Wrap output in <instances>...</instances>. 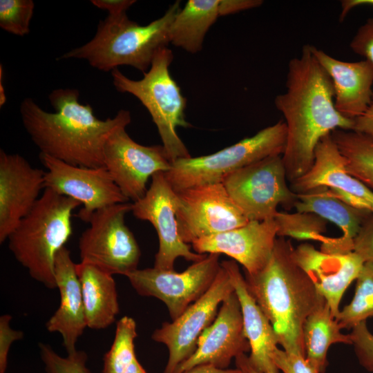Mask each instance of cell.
<instances>
[{"label":"cell","mask_w":373,"mask_h":373,"mask_svg":"<svg viewBox=\"0 0 373 373\" xmlns=\"http://www.w3.org/2000/svg\"><path fill=\"white\" fill-rule=\"evenodd\" d=\"M362 5L373 6V0H343L341 2V11L339 19L343 21L348 12L355 7Z\"/></svg>","instance_id":"b9f144b4"},{"label":"cell","mask_w":373,"mask_h":373,"mask_svg":"<svg viewBox=\"0 0 373 373\" xmlns=\"http://www.w3.org/2000/svg\"><path fill=\"white\" fill-rule=\"evenodd\" d=\"M292 256L312 280L336 318L342 297L352 282L357 278L363 261L353 251L326 253L309 243L294 247Z\"/></svg>","instance_id":"d6986e66"},{"label":"cell","mask_w":373,"mask_h":373,"mask_svg":"<svg viewBox=\"0 0 373 373\" xmlns=\"http://www.w3.org/2000/svg\"><path fill=\"white\" fill-rule=\"evenodd\" d=\"M184 373H240V371L238 368L220 369L211 365H200Z\"/></svg>","instance_id":"7bdbcfd3"},{"label":"cell","mask_w":373,"mask_h":373,"mask_svg":"<svg viewBox=\"0 0 373 373\" xmlns=\"http://www.w3.org/2000/svg\"><path fill=\"white\" fill-rule=\"evenodd\" d=\"M137 336L133 318L125 316L117 322L113 343L103 358L102 373H147L136 357Z\"/></svg>","instance_id":"f1b7e54d"},{"label":"cell","mask_w":373,"mask_h":373,"mask_svg":"<svg viewBox=\"0 0 373 373\" xmlns=\"http://www.w3.org/2000/svg\"><path fill=\"white\" fill-rule=\"evenodd\" d=\"M318 186H326L354 195L367 202L373 213V191L347 171L345 161L331 134L318 144L312 168L290 183L295 193Z\"/></svg>","instance_id":"cb8c5ba5"},{"label":"cell","mask_w":373,"mask_h":373,"mask_svg":"<svg viewBox=\"0 0 373 373\" xmlns=\"http://www.w3.org/2000/svg\"><path fill=\"white\" fill-rule=\"evenodd\" d=\"M55 277L59 291L60 303L46 327L50 332L60 334L67 354H71L77 350V342L87 324L76 264L66 247L57 254Z\"/></svg>","instance_id":"44dd1931"},{"label":"cell","mask_w":373,"mask_h":373,"mask_svg":"<svg viewBox=\"0 0 373 373\" xmlns=\"http://www.w3.org/2000/svg\"><path fill=\"white\" fill-rule=\"evenodd\" d=\"M341 327L325 302L306 319L303 328L305 357L319 373H325L327 366L329 347L335 343L352 345L350 334L341 332Z\"/></svg>","instance_id":"4316f807"},{"label":"cell","mask_w":373,"mask_h":373,"mask_svg":"<svg viewBox=\"0 0 373 373\" xmlns=\"http://www.w3.org/2000/svg\"><path fill=\"white\" fill-rule=\"evenodd\" d=\"M293 249L289 240L277 238L267 265L257 273H245V278L249 292L271 323L278 345L288 352L305 356L304 323L326 301L295 262Z\"/></svg>","instance_id":"3957f363"},{"label":"cell","mask_w":373,"mask_h":373,"mask_svg":"<svg viewBox=\"0 0 373 373\" xmlns=\"http://www.w3.org/2000/svg\"><path fill=\"white\" fill-rule=\"evenodd\" d=\"M175 204L179 233L186 244L242 227L249 221L222 183L176 192Z\"/></svg>","instance_id":"8fae6325"},{"label":"cell","mask_w":373,"mask_h":373,"mask_svg":"<svg viewBox=\"0 0 373 373\" xmlns=\"http://www.w3.org/2000/svg\"><path fill=\"white\" fill-rule=\"evenodd\" d=\"M352 329L350 335L357 359L367 371L373 372V334L369 331L366 321Z\"/></svg>","instance_id":"836d02e7"},{"label":"cell","mask_w":373,"mask_h":373,"mask_svg":"<svg viewBox=\"0 0 373 373\" xmlns=\"http://www.w3.org/2000/svg\"><path fill=\"white\" fill-rule=\"evenodd\" d=\"M45 173L21 155L0 150V243L8 238L40 198Z\"/></svg>","instance_id":"e0dca14e"},{"label":"cell","mask_w":373,"mask_h":373,"mask_svg":"<svg viewBox=\"0 0 373 373\" xmlns=\"http://www.w3.org/2000/svg\"><path fill=\"white\" fill-rule=\"evenodd\" d=\"M79 205L77 200L45 188L8 238L16 260L47 288H57L55 258L72 235L73 212Z\"/></svg>","instance_id":"5b68a950"},{"label":"cell","mask_w":373,"mask_h":373,"mask_svg":"<svg viewBox=\"0 0 373 373\" xmlns=\"http://www.w3.org/2000/svg\"><path fill=\"white\" fill-rule=\"evenodd\" d=\"M350 46L354 52L365 57L373 64V17L358 28Z\"/></svg>","instance_id":"74e56055"},{"label":"cell","mask_w":373,"mask_h":373,"mask_svg":"<svg viewBox=\"0 0 373 373\" xmlns=\"http://www.w3.org/2000/svg\"><path fill=\"white\" fill-rule=\"evenodd\" d=\"M233 291L229 276L221 266L211 286L202 296L178 318L164 323L153 332L151 338L164 344L169 351L164 373H175L194 353L200 335L214 321L219 305Z\"/></svg>","instance_id":"7c38bea8"},{"label":"cell","mask_w":373,"mask_h":373,"mask_svg":"<svg viewBox=\"0 0 373 373\" xmlns=\"http://www.w3.org/2000/svg\"><path fill=\"white\" fill-rule=\"evenodd\" d=\"M272 360L283 373H319L301 354L288 352L278 347L272 354Z\"/></svg>","instance_id":"e575fe53"},{"label":"cell","mask_w":373,"mask_h":373,"mask_svg":"<svg viewBox=\"0 0 373 373\" xmlns=\"http://www.w3.org/2000/svg\"><path fill=\"white\" fill-rule=\"evenodd\" d=\"M352 251L357 254L364 263L373 265V213L365 219L354 238Z\"/></svg>","instance_id":"d590c367"},{"label":"cell","mask_w":373,"mask_h":373,"mask_svg":"<svg viewBox=\"0 0 373 373\" xmlns=\"http://www.w3.org/2000/svg\"><path fill=\"white\" fill-rule=\"evenodd\" d=\"M274 219L249 221L245 225L193 242L192 248L200 254H225L243 266L244 272L253 274L268 262L277 239Z\"/></svg>","instance_id":"ac0fdd59"},{"label":"cell","mask_w":373,"mask_h":373,"mask_svg":"<svg viewBox=\"0 0 373 373\" xmlns=\"http://www.w3.org/2000/svg\"><path fill=\"white\" fill-rule=\"evenodd\" d=\"M80 282L87 327H109L119 312L116 284L113 275L83 262L76 264Z\"/></svg>","instance_id":"d4e9b609"},{"label":"cell","mask_w":373,"mask_h":373,"mask_svg":"<svg viewBox=\"0 0 373 373\" xmlns=\"http://www.w3.org/2000/svg\"><path fill=\"white\" fill-rule=\"evenodd\" d=\"M287 182L282 155H273L237 170L222 183L249 221H265L274 219L280 205L294 207L296 193Z\"/></svg>","instance_id":"9c48e42d"},{"label":"cell","mask_w":373,"mask_h":373,"mask_svg":"<svg viewBox=\"0 0 373 373\" xmlns=\"http://www.w3.org/2000/svg\"><path fill=\"white\" fill-rule=\"evenodd\" d=\"M310 48L332 80L337 111L352 119L363 114L373 101V64L367 59L341 61L314 46Z\"/></svg>","instance_id":"ffe728a7"},{"label":"cell","mask_w":373,"mask_h":373,"mask_svg":"<svg viewBox=\"0 0 373 373\" xmlns=\"http://www.w3.org/2000/svg\"><path fill=\"white\" fill-rule=\"evenodd\" d=\"M95 7L108 12V16L116 17L126 13L135 0H91Z\"/></svg>","instance_id":"ab89813d"},{"label":"cell","mask_w":373,"mask_h":373,"mask_svg":"<svg viewBox=\"0 0 373 373\" xmlns=\"http://www.w3.org/2000/svg\"><path fill=\"white\" fill-rule=\"evenodd\" d=\"M274 220L278 226V237L321 242L326 231L327 221L307 212L294 213L278 211Z\"/></svg>","instance_id":"4dcf8cb0"},{"label":"cell","mask_w":373,"mask_h":373,"mask_svg":"<svg viewBox=\"0 0 373 373\" xmlns=\"http://www.w3.org/2000/svg\"><path fill=\"white\" fill-rule=\"evenodd\" d=\"M173 59L172 50L161 48L155 55L149 70L142 79L134 80L118 68L111 71L113 84L119 93L135 97L151 116L171 163L191 157L180 138L178 127H189L185 119L186 99L172 78L169 66Z\"/></svg>","instance_id":"8992f818"},{"label":"cell","mask_w":373,"mask_h":373,"mask_svg":"<svg viewBox=\"0 0 373 373\" xmlns=\"http://www.w3.org/2000/svg\"><path fill=\"white\" fill-rule=\"evenodd\" d=\"M34 9L32 0H1L0 27L17 36L28 35Z\"/></svg>","instance_id":"1f68e13d"},{"label":"cell","mask_w":373,"mask_h":373,"mask_svg":"<svg viewBox=\"0 0 373 373\" xmlns=\"http://www.w3.org/2000/svg\"><path fill=\"white\" fill-rule=\"evenodd\" d=\"M331 136L345 159L348 173L373 191V139L343 129L334 131Z\"/></svg>","instance_id":"83f0119b"},{"label":"cell","mask_w":373,"mask_h":373,"mask_svg":"<svg viewBox=\"0 0 373 373\" xmlns=\"http://www.w3.org/2000/svg\"><path fill=\"white\" fill-rule=\"evenodd\" d=\"M180 9V1H176L161 17L145 26L129 19L126 13L108 15L99 21L89 41L65 52L59 59L85 60L104 72L130 66L146 73L156 53L170 43V28Z\"/></svg>","instance_id":"277c9868"},{"label":"cell","mask_w":373,"mask_h":373,"mask_svg":"<svg viewBox=\"0 0 373 373\" xmlns=\"http://www.w3.org/2000/svg\"><path fill=\"white\" fill-rule=\"evenodd\" d=\"M128 202L113 204L94 212L90 226L79 238L81 262L93 265L112 275H126L137 269L141 251L125 223L131 211Z\"/></svg>","instance_id":"ba28073f"},{"label":"cell","mask_w":373,"mask_h":373,"mask_svg":"<svg viewBox=\"0 0 373 373\" xmlns=\"http://www.w3.org/2000/svg\"><path fill=\"white\" fill-rule=\"evenodd\" d=\"M356 280L352 301L336 318L341 329H352L368 318H373V265L364 263Z\"/></svg>","instance_id":"f546056e"},{"label":"cell","mask_w":373,"mask_h":373,"mask_svg":"<svg viewBox=\"0 0 373 373\" xmlns=\"http://www.w3.org/2000/svg\"><path fill=\"white\" fill-rule=\"evenodd\" d=\"M79 97L77 89L53 90L48 99L55 113L26 97L19 106L23 126L41 153L75 166L104 167L106 142L118 126L130 124L131 113L122 109L114 117L100 119Z\"/></svg>","instance_id":"7a4b0ae2"},{"label":"cell","mask_w":373,"mask_h":373,"mask_svg":"<svg viewBox=\"0 0 373 373\" xmlns=\"http://www.w3.org/2000/svg\"><path fill=\"white\" fill-rule=\"evenodd\" d=\"M261 0H220L219 16H225L259 7Z\"/></svg>","instance_id":"f35d334b"},{"label":"cell","mask_w":373,"mask_h":373,"mask_svg":"<svg viewBox=\"0 0 373 373\" xmlns=\"http://www.w3.org/2000/svg\"><path fill=\"white\" fill-rule=\"evenodd\" d=\"M352 131L373 139V101L363 114L354 119Z\"/></svg>","instance_id":"60d3db41"},{"label":"cell","mask_w":373,"mask_h":373,"mask_svg":"<svg viewBox=\"0 0 373 373\" xmlns=\"http://www.w3.org/2000/svg\"><path fill=\"white\" fill-rule=\"evenodd\" d=\"M39 158L46 169L45 188L82 204L77 216L86 222L99 209L128 202L105 167L75 166L41 153Z\"/></svg>","instance_id":"9a60e30c"},{"label":"cell","mask_w":373,"mask_h":373,"mask_svg":"<svg viewBox=\"0 0 373 373\" xmlns=\"http://www.w3.org/2000/svg\"><path fill=\"white\" fill-rule=\"evenodd\" d=\"M286 137L285 123L279 121L212 154L178 160L164 174L175 192L222 183L227 176L237 170L269 156L282 155Z\"/></svg>","instance_id":"52a82bcc"},{"label":"cell","mask_w":373,"mask_h":373,"mask_svg":"<svg viewBox=\"0 0 373 373\" xmlns=\"http://www.w3.org/2000/svg\"><path fill=\"white\" fill-rule=\"evenodd\" d=\"M220 0H189L176 15L169 41L190 53L202 48L204 37L219 16Z\"/></svg>","instance_id":"484cf974"},{"label":"cell","mask_w":373,"mask_h":373,"mask_svg":"<svg viewBox=\"0 0 373 373\" xmlns=\"http://www.w3.org/2000/svg\"><path fill=\"white\" fill-rule=\"evenodd\" d=\"M286 91L274 99L287 128L283 160L288 182L305 174L314 162L320 141L336 129L352 131L354 119L341 115L334 106L332 80L313 55L310 45L288 64Z\"/></svg>","instance_id":"6da1fadb"},{"label":"cell","mask_w":373,"mask_h":373,"mask_svg":"<svg viewBox=\"0 0 373 373\" xmlns=\"http://www.w3.org/2000/svg\"><path fill=\"white\" fill-rule=\"evenodd\" d=\"M296 211L316 214L336 225L342 231L340 237L325 236L321 250L330 254L352 251L353 240L363 221L372 212L360 209L331 195L326 186H318L296 193Z\"/></svg>","instance_id":"603a6c76"},{"label":"cell","mask_w":373,"mask_h":373,"mask_svg":"<svg viewBox=\"0 0 373 373\" xmlns=\"http://www.w3.org/2000/svg\"><path fill=\"white\" fill-rule=\"evenodd\" d=\"M41 360L46 373H91L87 367V354L82 350L64 357L46 343L39 344Z\"/></svg>","instance_id":"d6a6232c"},{"label":"cell","mask_w":373,"mask_h":373,"mask_svg":"<svg viewBox=\"0 0 373 373\" xmlns=\"http://www.w3.org/2000/svg\"><path fill=\"white\" fill-rule=\"evenodd\" d=\"M220 264L227 270L240 302L244 330L250 345V363L260 372L279 373L272 360L278 342L271 323L249 292L237 262L230 260Z\"/></svg>","instance_id":"7402d4cb"},{"label":"cell","mask_w":373,"mask_h":373,"mask_svg":"<svg viewBox=\"0 0 373 373\" xmlns=\"http://www.w3.org/2000/svg\"><path fill=\"white\" fill-rule=\"evenodd\" d=\"M236 368L240 370V373H274L262 372L256 370L250 363L247 354H242L235 358Z\"/></svg>","instance_id":"ee69618b"},{"label":"cell","mask_w":373,"mask_h":373,"mask_svg":"<svg viewBox=\"0 0 373 373\" xmlns=\"http://www.w3.org/2000/svg\"><path fill=\"white\" fill-rule=\"evenodd\" d=\"M12 316L4 314L0 317V373H6L8 358L12 343L23 337V333L10 327Z\"/></svg>","instance_id":"8d00e7d4"},{"label":"cell","mask_w":373,"mask_h":373,"mask_svg":"<svg viewBox=\"0 0 373 373\" xmlns=\"http://www.w3.org/2000/svg\"><path fill=\"white\" fill-rule=\"evenodd\" d=\"M127 126H118L109 136L104 164L123 195L135 202L145 195L149 180L157 172H167L172 163L162 145L136 142L127 133Z\"/></svg>","instance_id":"4fadbf2b"},{"label":"cell","mask_w":373,"mask_h":373,"mask_svg":"<svg viewBox=\"0 0 373 373\" xmlns=\"http://www.w3.org/2000/svg\"><path fill=\"white\" fill-rule=\"evenodd\" d=\"M219 256L209 254L180 273L153 267L137 269L126 276L138 294L162 300L174 321L210 288L221 267Z\"/></svg>","instance_id":"30bf717a"},{"label":"cell","mask_w":373,"mask_h":373,"mask_svg":"<svg viewBox=\"0 0 373 373\" xmlns=\"http://www.w3.org/2000/svg\"><path fill=\"white\" fill-rule=\"evenodd\" d=\"M175 202L176 192L164 172H157L152 176L144 197L132 203L133 216L149 221L157 232L159 247L154 267L160 269L173 270L174 263L179 257L195 262L207 255L193 252L189 244L182 240L179 233Z\"/></svg>","instance_id":"5bb4252c"},{"label":"cell","mask_w":373,"mask_h":373,"mask_svg":"<svg viewBox=\"0 0 373 373\" xmlns=\"http://www.w3.org/2000/svg\"><path fill=\"white\" fill-rule=\"evenodd\" d=\"M250 352L239 300L235 291L222 303L218 314L200 335L194 353L176 370L184 373L200 365L227 369L231 360Z\"/></svg>","instance_id":"2e32d148"}]
</instances>
